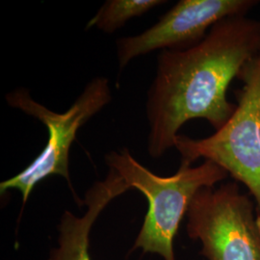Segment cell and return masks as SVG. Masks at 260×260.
I'll use <instances>...</instances> for the list:
<instances>
[{
    "label": "cell",
    "instance_id": "cell-7",
    "mask_svg": "<svg viewBox=\"0 0 260 260\" xmlns=\"http://www.w3.org/2000/svg\"><path fill=\"white\" fill-rule=\"evenodd\" d=\"M130 190L129 186L113 169L103 181L94 182L86 192L84 205L87 211L77 217L65 211L59 223L58 247L47 260H92L89 253L90 233L98 217L114 199Z\"/></svg>",
    "mask_w": 260,
    "mask_h": 260
},
{
    "label": "cell",
    "instance_id": "cell-1",
    "mask_svg": "<svg viewBox=\"0 0 260 260\" xmlns=\"http://www.w3.org/2000/svg\"><path fill=\"white\" fill-rule=\"evenodd\" d=\"M259 54L260 20L248 16L219 21L193 47L160 51L146 103L149 156L175 148L187 121L222 128L236 109L228 99L231 84Z\"/></svg>",
    "mask_w": 260,
    "mask_h": 260
},
{
    "label": "cell",
    "instance_id": "cell-3",
    "mask_svg": "<svg viewBox=\"0 0 260 260\" xmlns=\"http://www.w3.org/2000/svg\"><path fill=\"white\" fill-rule=\"evenodd\" d=\"M10 107L20 110L47 127L48 136L45 148L27 167L15 177L2 181L1 195L9 190H18L22 196L24 206L36 186L52 176L64 177L75 196V201L84 205L72 186L69 163L70 150L77 132L94 115L103 110L112 101L109 80L106 77H95L86 85L83 92L71 107L63 113H56L36 102L26 88H18L5 95Z\"/></svg>",
    "mask_w": 260,
    "mask_h": 260
},
{
    "label": "cell",
    "instance_id": "cell-5",
    "mask_svg": "<svg viewBox=\"0 0 260 260\" xmlns=\"http://www.w3.org/2000/svg\"><path fill=\"white\" fill-rule=\"evenodd\" d=\"M186 231L202 243L208 260H260L255 204L236 181L198 191L187 211Z\"/></svg>",
    "mask_w": 260,
    "mask_h": 260
},
{
    "label": "cell",
    "instance_id": "cell-6",
    "mask_svg": "<svg viewBox=\"0 0 260 260\" xmlns=\"http://www.w3.org/2000/svg\"><path fill=\"white\" fill-rule=\"evenodd\" d=\"M258 4L256 0H180L144 32L117 40L119 71L155 50L193 47L219 21L247 16Z\"/></svg>",
    "mask_w": 260,
    "mask_h": 260
},
{
    "label": "cell",
    "instance_id": "cell-2",
    "mask_svg": "<svg viewBox=\"0 0 260 260\" xmlns=\"http://www.w3.org/2000/svg\"><path fill=\"white\" fill-rule=\"evenodd\" d=\"M104 159L109 169L122 177L130 189L145 195L149 203L130 251L142 249L164 260H176L174 241L194 196L202 188L214 187L229 177L223 168L208 160L196 167L181 161L175 175L160 177L140 164L126 148L111 150Z\"/></svg>",
    "mask_w": 260,
    "mask_h": 260
},
{
    "label": "cell",
    "instance_id": "cell-4",
    "mask_svg": "<svg viewBox=\"0 0 260 260\" xmlns=\"http://www.w3.org/2000/svg\"><path fill=\"white\" fill-rule=\"evenodd\" d=\"M236 109L222 128L203 139L178 135L175 148L181 161L200 158L223 168L254 199L260 222V54L243 70Z\"/></svg>",
    "mask_w": 260,
    "mask_h": 260
},
{
    "label": "cell",
    "instance_id": "cell-8",
    "mask_svg": "<svg viewBox=\"0 0 260 260\" xmlns=\"http://www.w3.org/2000/svg\"><path fill=\"white\" fill-rule=\"evenodd\" d=\"M165 3L164 0H107L88 21L86 30L95 28L112 34L123 27L130 19L141 17Z\"/></svg>",
    "mask_w": 260,
    "mask_h": 260
}]
</instances>
